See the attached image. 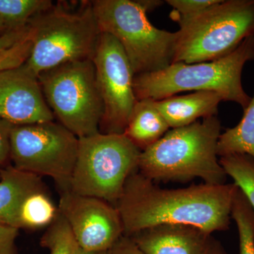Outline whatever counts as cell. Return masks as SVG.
<instances>
[{
    "instance_id": "cell-5",
    "label": "cell",
    "mask_w": 254,
    "mask_h": 254,
    "mask_svg": "<svg viewBox=\"0 0 254 254\" xmlns=\"http://www.w3.org/2000/svg\"><path fill=\"white\" fill-rule=\"evenodd\" d=\"M92 5L100 32L120 43L135 76L173 64L177 32L155 27L139 0H96Z\"/></svg>"
},
{
    "instance_id": "cell-11",
    "label": "cell",
    "mask_w": 254,
    "mask_h": 254,
    "mask_svg": "<svg viewBox=\"0 0 254 254\" xmlns=\"http://www.w3.org/2000/svg\"><path fill=\"white\" fill-rule=\"evenodd\" d=\"M58 209L83 250L107 252L124 236L118 210L104 200L68 190L61 192Z\"/></svg>"
},
{
    "instance_id": "cell-14",
    "label": "cell",
    "mask_w": 254,
    "mask_h": 254,
    "mask_svg": "<svg viewBox=\"0 0 254 254\" xmlns=\"http://www.w3.org/2000/svg\"><path fill=\"white\" fill-rule=\"evenodd\" d=\"M223 101L218 93L196 91L155 101V107L170 128L188 126L200 118L216 116L218 105Z\"/></svg>"
},
{
    "instance_id": "cell-31",
    "label": "cell",
    "mask_w": 254,
    "mask_h": 254,
    "mask_svg": "<svg viewBox=\"0 0 254 254\" xmlns=\"http://www.w3.org/2000/svg\"><path fill=\"white\" fill-rule=\"evenodd\" d=\"M0 177H1V168H0Z\"/></svg>"
},
{
    "instance_id": "cell-21",
    "label": "cell",
    "mask_w": 254,
    "mask_h": 254,
    "mask_svg": "<svg viewBox=\"0 0 254 254\" xmlns=\"http://www.w3.org/2000/svg\"><path fill=\"white\" fill-rule=\"evenodd\" d=\"M220 165L227 176L242 190L254 210V158L247 154L220 157Z\"/></svg>"
},
{
    "instance_id": "cell-25",
    "label": "cell",
    "mask_w": 254,
    "mask_h": 254,
    "mask_svg": "<svg viewBox=\"0 0 254 254\" xmlns=\"http://www.w3.org/2000/svg\"><path fill=\"white\" fill-rule=\"evenodd\" d=\"M18 230L0 223V254H16V240Z\"/></svg>"
},
{
    "instance_id": "cell-28",
    "label": "cell",
    "mask_w": 254,
    "mask_h": 254,
    "mask_svg": "<svg viewBox=\"0 0 254 254\" xmlns=\"http://www.w3.org/2000/svg\"><path fill=\"white\" fill-rule=\"evenodd\" d=\"M109 254H145L131 240V237H122L109 251Z\"/></svg>"
},
{
    "instance_id": "cell-22",
    "label": "cell",
    "mask_w": 254,
    "mask_h": 254,
    "mask_svg": "<svg viewBox=\"0 0 254 254\" xmlns=\"http://www.w3.org/2000/svg\"><path fill=\"white\" fill-rule=\"evenodd\" d=\"M41 247L50 254H74L78 245L67 222L60 213L41 240Z\"/></svg>"
},
{
    "instance_id": "cell-10",
    "label": "cell",
    "mask_w": 254,
    "mask_h": 254,
    "mask_svg": "<svg viewBox=\"0 0 254 254\" xmlns=\"http://www.w3.org/2000/svg\"><path fill=\"white\" fill-rule=\"evenodd\" d=\"M92 60L104 107L100 132L123 134L138 101L131 64L120 43L105 33H100Z\"/></svg>"
},
{
    "instance_id": "cell-29",
    "label": "cell",
    "mask_w": 254,
    "mask_h": 254,
    "mask_svg": "<svg viewBox=\"0 0 254 254\" xmlns=\"http://www.w3.org/2000/svg\"><path fill=\"white\" fill-rule=\"evenodd\" d=\"M109 251H107V252H88V251L83 250L78 247L74 254H109Z\"/></svg>"
},
{
    "instance_id": "cell-7",
    "label": "cell",
    "mask_w": 254,
    "mask_h": 254,
    "mask_svg": "<svg viewBox=\"0 0 254 254\" xmlns=\"http://www.w3.org/2000/svg\"><path fill=\"white\" fill-rule=\"evenodd\" d=\"M141 153L124 133L99 132L79 138L70 190L115 205L127 179L138 170Z\"/></svg>"
},
{
    "instance_id": "cell-26",
    "label": "cell",
    "mask_w": 254,
    "mask_h": 254,
    "mask_svg": "<svg viewBox=\"0 0 254 254\" xmlns=\"http://www.w3.org/2000/svg\"><path fill=\"white\" fill-rule=\"evenodd\" d=\"M14 125L0 118V167L8 166L10 160V137Z\"/></svg>"
},
{
    "instance_id": "cell-2",
    "label": "cell",
    "mask_w": 254,
    "mask_h": 254,
    "mask_svg": "<svg viewBox=\"0 0 254 254\" xmlns=\"http://www.w3.org/2000/svg\"><path fill=\"white\" fill-rule=\"evenodd\" d=\"M221 123L216 116L169 130L142 150L138 172L152 181L187 182L200 178L209 185L226 184L218 159Z\"/></svg>"
},
{
    "instance_id": "cell-20",
    "label": "cell",
    "mask_w": 254,
    "mask_h": 254,
    "mask_svg": "<svg viewBox=\"0 0 254 254\" xmlns=\"http://www.w3.org/2000/svg\"><path fill=\"white\" fill-rule=\"evenodd\" d=\"M231 218L238 229L239 254H254V210L239 187L232 200Z\"/></svg>"
},
{
    "instance_id": "cell-19",
    "label": "cell",
    "mask_w": 254,
    "mask_h": 254,
    "mask_svg": "<svg viewBox=\"0 0 254 254\" xmlns=\"http://www.w3.org/2000/svg\"><path fill=\"white\" fill-rule=\"evenodd\" d=\"M53 5L50 0H0V21L11 30L26 27Z\"/></svg>"
},
{
    "instance_id": "cell-8",
    "label": "cell",
    "mask_w": 254,
    "mask_h": 254,
    "mask_svg": "<svg viewBox=\"0 0 254 254\" xmlns=\"http://www.w3.org/2000/svg\"><path fill=\"white\" fill-rule=\"evenodd\" d=\"M48 106L78 138L100 132L104 113L93 60L64 64L38 76Z\"/></svg>"
},
{
    "instance_id": "cell-13",
    "label": "cell",
    "mask_w": 254,
    "mask_h": 254,
    "mask_svg": "<svg viewBox=\"0 0 254 254\" xmlns=\"http://www.w3.org/2000/svg\"><path fill=\"white\" fill-rule=\"evenodd\" d=\"M129 237L145 254H227L212 233L191 225H158Z\"/></svg>"
},
{
    "instance_id": "cell-27",
    "label": "cell",
    "mask_w": 254,
    "mask_h": 254,
    "mask_svg": "<svg viewBox=\"0 0 254 254\" xmlns=\"http://www.w3.org/2000/svg\"><path fill=\"white\" fill-rule=\"evenodd\" d=\"M28 33V25L26 27L10 30L0 36V54L5 50L9 49L18 42L23 40Z\"/></svg>"
},
{
    "instance_id": "cell-12",
    "label": "cell",
    "mask_w": 254,
    "mask_h": 254,
    "mask_svg": "<svg viewBox=\"0 0 254 254\" xmlns=\"http://www.w3.org/2000/svg\"><path fill=\"white\" fill-rule=\"evenodd\" d=\"M0 118L14 126L55 121L38 78L23 64L0 72Z\"/></svg>"
},
{
    "instance_id": "cell-18",
    "label": "cell",
    "mask_w": 254,
    "mask_h": 254,
    "mask_svg": "<svg viewBox=\"0 0 254 254\" xmlns=\"http://www.w3.org/2000/svg\"><path fill=\"white\" fill-rule=\"evenodd\" d=\"M59 214L46 190L28 195L18 215V228L38 229L51 225Z\"/></svg>"
},
{
    "instance_id": "cell-6",
    "label": "cell",
    "mask_w": 254,
    "mask_h": 254,
    "mask_svg": "<svg viewBox=\"0 0 254 254\" xmlns=\"http://www.w3.org/2000/svg\"><path fill=\"white\" fill-rule=\"evenodd\" d=\"M180 27L173 63L221 59L254 36V0H221Z\"/></svg>"
},
{
    "instance_id": "cell-23",
    "label": "cell",
    "mask_w": 254,
    "mask_h": 254,
    "mask_svg": "<svg viewBox=\"0 0 254 254\" xmlns=\"http://www.w3.org/2000/svg\"><path fill=\"white\" fill-rule=\"evenodd\" d=\"M221 0H168L166 2L173 8L170 18L180 26L218 4Z\"/></svg>"
},
{
    "instance_id": "cell-9",
    "label": "cell",
    "mask_w": 254,
    "mask_h": 254,
    "mask_svg": "<svg viewBox=\"0 0 254 254\" xmlns=\"http://www.w3.org/2000/svg\"><path fill=\"white\" fill-rule=\"evenodd\" d=\"M79 138L55 121L14 126L10 160L21 171L53 179L61 192L70 190Z\"/></svg>"
},
{
    "instance_id": "cell-4",
    "label": "cell",
    "mask_w": 254,
    "mask_h": 254,
    "mask_svg": "<svg viewBox=\"0 0 254 254\" xmlns=\"http://www.w3.org/2000/svg\"><path fill=\"white\" fill-rule=\"evenodd\" d=\"M31 50L25 67L38 77L64 64L92 60L101 32L93 5L78 10L53 5L28 24Z\"/></svg>"
},
{
    "instance_id": "cell-17",
    "label": "cell",
    "mask_w": 254,
    "mask_h": 254,
    "mask_svg": "<svg viewBox=\"0 0 254 254\" xmlns=\"http://www.w3.org/2000/svg\"><path fill=\"white\" fill-rule=\"evenodd\" d=\"M232 154H247L254 158V96L238 125L227 128L219 138L218 156Z\"/></svg>"
},
{
    "instance_id": "cell-16",
    "label": "cell",
    "mask_w": 254,
    "mask_h": 254,
    "mask_svg": "<svg viewBox=\"0 0 254 254\" xmlns=\"http://www.w3.org/2000/svg\"><path fill=\"white\" fill-rule=\"evenodd\" d=\"M170 128L155 100H138L124 134L142 151L160 140Z\"/></svg>"
},
{
    "instance_id": "cell-30",
    "label": "cell",
    "mask_w": 254,
    "mask_h": 254,
    "mask_svg": "<svg viewBox=\"0 0 254 254\" xmlns=\"http://www.w3.org/2000/svg\"><path fill=\"white\" fill-rule=\"evenodd\" d=\"M10 30L11 29H9L2 21H0V36L10 31Z\"/></svg>"
},
{
    "instance_id": "cell-3",
    "label": "cell",
    "mask_w": 254,
    "mask_h": 254,
    "mask_svg": "<svg viewBox=\"0 0 254 254\" xmlns=\"http://www.w3.org/2000/svg\"><path fill=\"white\" fill-rule=\"evenodd\" d=\"M254 60V36L242 42L231 54L211 62L173 63L155 72L136 75L133 88L137 100H160L180 92L213 91L223 101H231L245 110L252 98L242 83L245 64Z\"/></svg>"
},
{
    "instance_id": "cell-15",
    "label": "cell",
    "mask_w": 254,
    "mask_h": 254,
    "mask_svg": "<svg viewBox=\"0 0 254 254\" xmlns=\"http://www.w3.org/2000/svg\"><path fill=\"white\" fill-rule=\"evenodd\" d=\"M46 190L41 177L8 165L1 168L0 223L18 228V215L24 200L31 193Z\"/></svg>"
},
{
    "instance_id": "cell-1",
    "label": "cell",
    "mask_w": 254,
    "mask_h": 254,
    "mask_svg": "<svg viewBox=\"0 0 254 254\" xmlns=\"http://www.w3.org/2000/svg\"><path fill=\"white\" fill-rule=\"evenodd\" d=\"M236 184H202L167 190L136 171L127 179L115 206L124 235L167 224L191 225L213 233L229 229Z\"/></svg>"
},
{
    "instance_id": "cell-24",
    "label": "cell",
    "mask_w": 254,
    "mask_h": 254,
    "mask_svg": "<svg viewBox=\"0 0 254 254\" xmlns=\"http://www.w3.org/2000/svg\"><path fill=\"white\" fill-rule=\"evenodd\" d=\"M29 33L23 40L0 54V72L21 66L27 60L31 50Z\"/></svg>"
}]
</instances>
